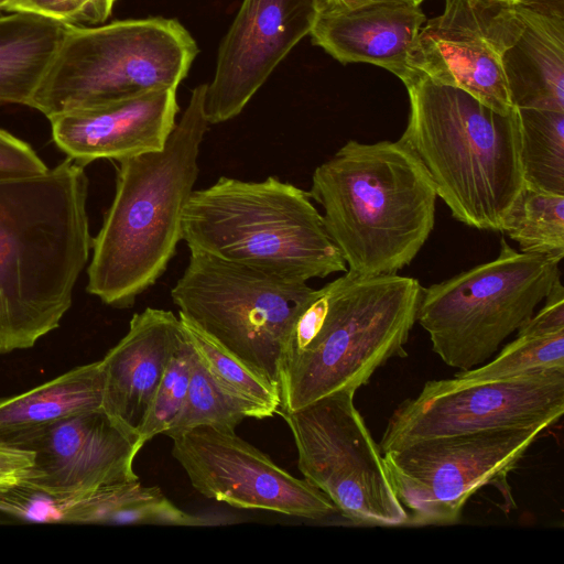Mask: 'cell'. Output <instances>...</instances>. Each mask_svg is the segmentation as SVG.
Returning <instances> with one entry per match:
<instances>
[{
	"label": "cell",
	"mask_w": 564,
	"mask_h": 564,
	"mask_svg": "<svg viewBox=\"0 0 564 564\" xmlns=\"http://www.w3.org/2000/svg\"><path fill=\"white\" fill-rule=\"evenodd\" d=\"M85 165L67 158L0 176V354L33 347L59 326L93 237Z\"/></svg>",
	"instance_id": "6da1fadb"
},
{
	"label": "cell",
	"mask_w": 564,
	"mask_h": 564,
	"mask_svg": "<svg viewBox=\"0 0 564 564\" xmlns=\"http://www.w3.org/2000/svg\"><path fill=\"white\" fill-rule=\"evenodd\" d=\"M422 286L411 276L346 271L313 290L296 312L279 360V413L340 390L357 391L404 357Z\"/></svg>",
	"instance_id": "7a4b0ae2"
},
{
	"label": "cell",
	"mask_w": 564,
	"mask_h": 564,
	"mask_svg": "<svg viewBox=\"0 0 564 564\" xmlns=\"http://www.w3.org/2000/svg\"><path fill=\"white\" fill-rule=\"evenodd\" d=\"M196 86L163 149L120 161L116 192L93 239L87 291L124 308L164 273L182 240V210L198 176L209 122Z\"/></svg>",
	"instance_id": "3957f363"
},
{
	"label": "cell",
	"mask_w": 564,
	"mask_h": 564,
	"mask_svg": "<svg viewBox=\"0 0 564 564\" xmlns=\"http://www.w3.org/2000/svg\"><path fill=\"white\" fill-rule=\"evenodd\" d=\"M308 194L354 274H397L434 228V184L400 140L347 141L315 169Z\"/></svg>",
	"instance_id": "277c9868"
},
{
	"label": "cell",
	"mask_w": 564,
	"mask_h": 564,
	"mask_svg": "<svg viewBox=\"0 0 564 564\" xmlns=\"http://www.w3.org/2000/svg\"><path fill=\"white\" fill-rule=\"evenodd\" d=\"M405 87L410 112L399 140L421 161L456 220L501 231L524 189L517 108L496 111L422 75Z\"/></svg>",
	"instance_id": "5b68a950"
},
{
	"label": "cell",
	"mask_w": 564,
	"mask_h": 564,
	"mask_svg": "<svg viewBox=\"0 0 564 564\" xmlns=\"http://www.w3.org/2000/svg\"><path fill=\"white\" fill-rule=\"evenodd\" d=\"M308 192L275 176H221L194 189L182 210L189 250L308 281L346 272Z\"/></svg>",
	"instance_id": "8992f818"
},
{
	"label": "cell",
	"mask_w": 564,
	"mask_h": 564,
	"mask_svg": "<svg viewBox=\"0 0 564 564\" xmlns=\"http://www.w3.org/2000/svg\"><path fill=\"white\" fill-rule=\"evenodd\" d=\"M197 53L195 40L175 19L68 26L30 108L50 119L176 89Z\"/></svg>",
	"instance_id": "52a82bcc"
},
{
	"label": "cell",
	"mask_w": 564,
	"mask_h": 564,
	"mask_svg": "<svg viewBox=\"0 0 564 564\" xmlns=\"http://www.w3.org/2000/svg\"><path fill=\"white\" fill-rule=\"evenodd\" d=\"M561 261L517 251L501 237L496 259L422 288L416 322L447 366L473 369L534 314L561 278Z\"/></svg>",
	"instance_id": "ba28073f"
},
{
	"label": "cell",
	"mask_w": 564,
	"mask_h": 564,
	"mask_svg": "<svg viewBox=\"0 0 564 564\" xmlns=\"http://www.w3.org/2000/svg\"><path fill=\"white\" fill-rule=\"evenodd\" d=\"M313 290L306 281L189 250L171 297L180 316L279 390L283 340Z\"/></svg>",
	"instance_id": "9c48e42d"
},
{
	"label": "cell",
	"mask_w": 564,
	"mask_h": 564,
	"mask_svg": "<svg viewBox=\"0 0 564 564\" xmlns=\"http://www.w3.org/2000/svg\"><path fill=\"white\" fill-rule=\"evenodd\" d=\"M355 393L336 391L281 414L294 438L299 469L354 524H406L408 513L355 405Z\"/></svg>",
	"instance_id": "30bf717a"
},
{
	"label": "cell",
	"mask_w": 564,
	"mask_h": 564,
	"mask_svg": "<svg viewBox=\"0 0 564 564\" xmlns=\"http://www.w3.org/2000/svg\"><path fill=\"white\" fill-rule=\"evenodd\" d=\"M564 413V368L486 381H427L388 420L383 453L445 436L492 430L550 427Z\"/></svg>",
	"instance_id": "8fae6325"
},
{
	"label": "cell",
	"mask_w": 564,
	"mask_h": 564,
	"mask_svg": "<svg viewBox=\"0 0 564 564\" xmlns=\"http://www.w3.org/2000/svg\"><path fill=\"white\" fill-rule=\"evenodd\" d=\"M545 429L492 430L415 442L383 453L411 525L452 524L467 500L501 485Z\"/></svg>",
	"instance_id": "7c38bea8"
},
{
	"label": "cell",
	"mask_w": 564,
	"mask_h": 564,
	"mask_svg": "<svg viewBox=\"0 0 564 564\" xmlns=\"http://www.w3.org/2000/svg\"><path fill=\"white\" fill-rule=\"evenodd\" d=\"M523 29L510 0H445L442 14L421 28L411 67L435 83L460 88L496 111L514 109L503 55Z\"/></svg>",
	"instance_id": "4fadbf2b"
},
{
	"label": "cell",
	"mask_w": 564,
	"mask_h": 564,
	"mask_svg": "<svg viewBox=\"0 0 564 564\" xmlns=\"http://www.w3.org/2000/svg\"><path fill=\"white\" fill-rule=\"evenodd\" d=\"M172 455L203 496L240 509L311 520L338 512L305 478H296L232 430L198 426L173 437Z\"/></svg>",
	"instance_id": "5bb4252c"
},
{
	"label": "cell",
	"mask_w": 564,
	"mask_h": 564,
	"mask_svg": "<svg viewBox=\"0 0 564 564\" xmlns=\"http://www.w3.org/2000/svg\"><path fill=\"white\" fill-rule=\"evenodd\" d=\"M322 0H242L220 42L204 112L209 124L237 117L275 67L308 35Z\"/></svg>",
	"instance_id": "9a60e30c"
},
{
	"label": "cell",
	"mask_w": 564,
	"mask_h": 564,
	"mask_svg": "<svg viewBox=\"0 0 564 564\" xmlns=\"http://www.w3.org/2000/svg\"><path fill=\"white\" fill-rule=\"evenodd\" d=\"M19 448L34 453L24 481L64 501L100 487L137 480L133 460L141 446L102 408L62 419Z\"/></svg>",
	"instance_id": "2e32d148"
},
{
	"label": "cell",
	"mask_w": 564,
	"mask_h": 564,
	"mask_svg": "<svg viewBox=\"0 0 564 564\" xmlns=\"http://www.w3.org/2000/svg\"><path fill=\"white\" fill-rule=\"evenodd\" d=\"M177 112L176 89L165 88L48 120L55 144L67 158L86 165L163 149Z\"/></svg>",
	"instance_id": "e0dca14e"
},
{
	"label": "cell",
	"mask_w": 564,
	"mask_h": 564,
	"mask_svg": "<svg viewBox=\"0 0 564 564\" xmlns=\"http://www.w3.org/2000/svg\"><path fill=\"white\" fill-rule=\"evenodd\" d=\"M420 6L387 1L330 8L322 3L310 35L338 62L380 66L406 86L416 77L410 59L425 21Z\"/></svg>",
	"instance_id": "ac0fdd59"
},
{
	"label": "cell",
	"mask_w": 564,
	"mask_h": 564,
	"mask_svg": "<svg viewBox=\"0 0 564 564\" xmlns=\"http://www.w3.org/2000/svg\"><path fill=\"white\" fill-rule=\"evenodd\" d=\"M182 336L177 316L171 311L148 307L132 316L127 334L101 359V408L138 441L153 395Z\"/></svg>",
	"instance_id": "d6986e66"
},
{
	"label": "cell",
	"mask_w": 564,
	"mask_h": 564,
	"mask_svg": "<svg viewBox=\"0 0 564 564\" xmlns=\"http://www.w3.org/2000/svg\"><path fill=\"white\" fill-rule=\"evenodd\" d=\"M518 8L523 29L502 59L512 105L564 112V17Z\"/></svg>",
	"instance_id": "ffe728a7"
},
{
	"label": "cell",
	"mask_w": 564,
	"mask_h": 564,
	"mask_svg": "<svg viewBox=\"0 0 564 564\" xmlns=\"http://www.w3.org/2000/svg\"><path fill=\"white\" fill-rule=\"evenodd\" d=\"M101 360L78 366L21 394L0 398V444L20 447L67 416L102 405Z\"/></svg>",
	"instance_id": "44dd1931"
},
{
	"label": "cell",
	"mask_w": 564,
	"mask_h": 564,
	"mask_svg": "<svg viewBox=\"0 0 564 564\" xmlns=\"http://www.w3.org/2000/svg\"><path fill=\"white\" fill-rule=\"evenodd\" d=\"M67 28L32 13L0 17V105L30 107Z\"/></svg>",
	"instance_id": "7402d4cb"
},
{
	"label": "cell",
	"mask_w": 564,
	"mask_h": 564,
	"mask_svg": "<svg viewBox=\"0 0 564 564\" xmlns=\"http://www.w3.org/2000/svg\"><path fill=\"white\" fill-rule=\"evenodd\" d=\"M62 523L156 524L204 527L219 524L216 518L187 513L158 487L139 479L100 487L82 498L65 501Z\"/></svg>",
	"instance_id": "603a6c76"
},
{
	"label": "cell",
	"mask_w": 564,
	"mask_h": 564,
	"mask_svg": "<svg viewBox=\"0 0 564 564\" xmlns=\"http://www.w3.org/2000/svg\"><path fill=\"white\" fill-rule=\"evenodd\" d=\"M273 414L265 406L239 397L219 384L192 347L185 402L164 434L173 438L198 426L235 431L248 417L264 419Z\"/></svg>",
	"instance_id": "cb8c5ba5"
},
{
	"label": "cell",
	"mask_w": 564,
	"mask_h": 564,
	"mask_svg": "<svg viewBox=\"0 0 564 564\" xmlns=\"http://www.w3.org/2000/svg\"><path fill=\"white\" fill-rule=\"evenodd\" d=\"M517 110L524 186L564 195V112Z\"/></svg>",
	"instance_id": "d4e9b609"
},
{
	"label": "cell",
	"mask_w": 564,
	"mask_h": 564,
	"mask_svg": "<svg viewBox=\"0 0 564 564\" xmlns=\"http://www.w3.org/2000/svg\"><path fill=\"white\" fill-rule=\"evenodd\" d=\"M521 251L564 257V195L524 186L501 230Z\"/></svg>",
	"instance_id": "484cf974"
},
{
	"label": "cell",
	"mask_w": 564,
	"mask_h": 564,
	"mask_svg": "<svg viewBox=\"0 0 564 564\" xmlns=\"http://www.w3.org/2000/svg\"><path fill=\"white\" fill-rule=\"evenodd\" d=\"M517 332L516 339L491 361L455 376L469 381H486L564 368V329L538 330L522 325Z\"/></svg>",
	"instance_id": "4316f807"
},
{
	"label": "cell",
	"mask_w": 564,
	"mask_h": 564,
	"mask_svg": "<svg viewBox=\"0 0 564 564\" xmlns=\"http://www.w3.org/2000/svg\"><path fill=\"white\" fill-rule=\"evenodd\" d=\"M181 326L196 355L213 378L230 392L254 401L273 413L280 408L279 390L246 364L180 316Z\"/></svg>",
	"instance_id": "83f0119b"
},
{
	"label": "cell",
	"mask_w": 564,
	"mask_h": 564,
	"mask_svg": "<svg viewBox=\"0 0 564 564\" xmlns=\"http://www.w3.org/2000/svg\"><path fill=\"white\" fill-rule=\"evenodd\" d=\"M182 332L183 336L170 358L139 431L141 447L154 436L165 433L185 402L191 373L192 346L183 328Z\"/></svg>",
	"instance_id": "f1b7e54d"
},
{
	"label": "cell",
	"mask_w": 564,
	"mask_h": 564,
	"mask_svg": "<svg viewBox=\"0 0 564 564\" xmlns=\"http://www.w3.org/2000/svg\"><path fill=\"white\" fill-rule=\"evenodd\" d=\"M117 0H9L3 11L37 14L67 26L104 23Z\"/></svg>",
	"instance_id": "f546056e"
},
{
	"label": "cell",
	"mask_w": 564,
	"mask_h": 564,
	"mask_svg": "<svg viewBox=\"0 0 564 564\" xmlns=\"http://www.w3.org/2000/svg\"><path fill=\"white\" fill-rule=\"evenodd\" d=\"M63 505L24 480L0 489V511L28 522L62 523Z\"/></svg>",
	"instance_id": "4dcf8cb0"
},
{
	"label": "cell",
	"mask_w": 564,
	"mask_h": 564,
	"mask_svg": "<svg viewBox=\"0 0 564 564\" xmlns=\"http://www.w3.org/2000/svg\"><path fill=\"white\" fill-rule=\"evenodd\" d=\"M47 169L30 144L0 129V176L39 174Z\"/></svg>",
	"instance_id": "1f68e13d"
},
{
	"label": "cell",
	"mask_w": 564,
	"mask_h": 564,
	"mask_svg": "<svg viewBox=\"0 0 564 564\" xmlns=\"http://www.w3.org/2000/svg\"><path fill=\"white\" fill-rule=\"evenodd\" d=\"M34 464V453L0 444V489L23 480Z\"/></svg>",
	"instance_id": "d6a6232c"
},
{
	"label": "cell",
	"mask_w": 564,
	"mask_h": 564,
	"mask_svg": "<svg viewBox=\"0 0 564 564\" xmlns=\"http://www.w3.org/2000/svg\"><path fill=\"white\" fill-rule=\"evenodd\" d=\"M387 1H405L421 4L424 0H322V3L330 8H355L369 3Z\"/></svg>",
	"instance_id": "836d02e7"
},
{
	"label": "cell",
	"mask_w": 564,
	"mask_h": 564,
	"mask_svg": "<svg viewBox=\"0 0 564 564\" xmlns=\"http://www.w3.org/2000/svg\"><path fill=\"white\" fill-rule=\"evenodd\" d=\"M536 12L547 15L564 17V0H540Z\"/></svg>",
	"instance_id": "e575fe53"
},
{
	"label": "cell",
	"mask_w": 564,
	"mask_h": 564,
	"mask_svg": "<svg viewBox=\"0 0 564 564\" xmlns=\"http://www.w3.org/2000/svg\"><path fill=\"white\" fill-rule=\"evenodd\" d=\"M510 1L519 3L523 7H527L533 11H536L539 8V4H540V0H510Z\"/></svg>",
	"instance_id": "d590c367"
},
{
	"label": "cell",
	"mask_w": 564,
	"mask_h": 564,
	"mask_svg": "<svg viewBox=\"0 0 564 564\" xmlns=\"http://www.w3.org/2000/svg\"><path fill=\"white\" fill-rule=\"evenodd\" d=\"M9 0H0V11H3L4 6L8 3Z\"/></svg>",
	"instance_id": "8d00e7d4"
}]
</instances>
